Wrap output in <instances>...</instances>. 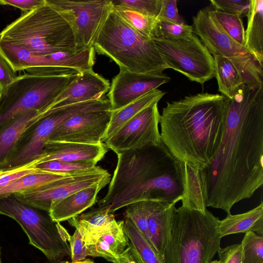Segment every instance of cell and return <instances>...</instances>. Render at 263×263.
Segmentation results:
<instances>
[{
  "mask_svg": "<svg viewBox=\"0 0 263 263\" xmlns=\"http://www.w3.org/2000/svg\"><path fill=\"white\" fill-rule=\"evenodd\" d=\"M192 26L193 33L213 57L220 55L232 62L245 85L263 86V66L249 50L227 33L215 18L212 8L207 7L199 10L193 18Z\"/></svg>",
  "mask_w": 263,
  "mask_h": 263,
  "instance_id": "9c48e42d",
  "label": "cell"
},
{
  "mask_svg": "<svg viewBox=\"0 0 263 263\" xmlns=\"http://www.w3.org/2000/svg\"><path fill=\"white\" fill-rule=\"evenodd\" d=\"M78 74L47 76L25 73L17 76L11 83L0 90V128L22 113L33 110L47 111L48 107Z\"/></svg>",
  "mask_w": 263,
  "mask_h": 263,
  "instance_id": "ba28073f",
  "label": "cell"
},
{
  "mask_svg": "<svg viewBox=\"0 0 263 263\" xmlns=\"http://www.w3.org/2000/svg\"><path fill=\"white\" fill-rule=\"evenodd\" d=\"M165 94L163 91L156 89L120 109L112 110L110 120L103 142L143 109L153 104L158 103Z\"/></svg>",
  "mask_w": 263,
  "mask_h": 263,
  "instance_id": "d4e9b609",
  "label": "cell"
},
{
  "mask_svg": "<svg viewBox=\"0 0 263 263\" xmlns=\"http://www.w3.org/2000/svg\"><path fill=\"white\" fill-rule=\"evenodd\" d=\"M108 148L104 143L91 145L65 141H49L45 145L42 162L57 160L65 162L91 161L97 163L101 160Z\"/></svg>",
  "mask_w": 263,
  "mask_h": 263,
  "instance_id": "d6986e66",
  "label": "cell"
},
{
  "mask_svg": "<svg viewBox=\"0 0 263 263\" xmlns=\"http://www.w3.org/2000/svg\"><path fill=\"white\" fill-rule=\"evenodd\" d=\"M157 18L180 25L185 24L178 13L176 0H161L160 11Z\"/></svg>",
  "mask_w": 263,
  "mask_h": 263,
  "instance_id": "ab89813d",
  "label": "cell"
},
{
  "mask_svg": "<svg viewBox=\"0 0 263 263\" xmlns=\"http://www.w3.org/2000/svg\"><path fill=\"white\" fill-rule=\"evenodd\" d=\"M124 225V220L115 219L89 236L85 241L89 256L101 257L114 263L129 242Z\"/></svg>",
  "mask_w": 263,
  "mask_h": 263,
  "instance_id": "ac0fdd59",
  "label": "cell"
},
{
  "mask_svg": "<svg viewBox=\"0 0 263 263\" xmlns=\"http://www.w3.org/2000/svg\"><path fill=\"white\" fill-rule=\"evenodd\" d=\"M114 263H144L139 254L129 241L127 248Z\"/></svg>",
  "mask_w": 263,
  "mask_h": 263,
  "instance_id": "ee69618b",
  "label": "cell"
},
{
  "mask_svg": "<svg viewBox=\"0 0 263 263\" xmlns=\"http://www.w3.org/2000/svg\"><path fill=\"white\" fill-rule=\"evenodd\" d=\"M125 217L129 219L149 241L148 200L132 203L126 206Z\"/></svg>",
  "mask_w": 263,
  "mask_h": 263,
  "instance_id": "836d02e7",
  "label": "cell"
},
{
  "mask_svg": "<svg viewBox=\"0 0 263 263\" xmlns=\"http://www.w3.org/2000/svg\"><path fill=\"white\" fill-rule=\"evenodd\" d=\"M0 40L40 55L60 51L79 52L70 26L57 11L46 3L22 13L7 25L0 32Z\"/></svg>",
  "mask_w": 263,
  "mask_h": 263,
  "instance_id": "8992f818",
  "label": "cell"
},
{
  "mask_svg": "<svg viewBox=\"0 0 263 263\" xmlns=\"http://www.w3.org/2000/svg\"><path fill=\"white\" fill-rule=\"evenodd\" d=\"M72 262L84 260L89 256L87 247L80 232L76 229L69 239Z\"/></svg>",
  "mask_w": 263,
  "mask_h": 263,
  "instance_id": "f35d334b",
  "label": "cell"
},
{
  "mask_svg": "<svg viewBox=\"0 0 263 263\" xmlns=\"http://www.w3.org/2000/svg\"><path fill=\"white\" fill-rule=\"evenodd\" d=\"M245 47L263 66V1L250 0Z\"/></svg>",
  "mask_w": 263,
  "mask_h": 263,
  "instance_id": "cb8c5ba5",
  "label": "cell"
},
{
  "mask_svg": "<svg viewBox=\"0 0 263 263\" xmlns=\"http://www.w3.org/2000/svg\"><path fill=\"white\" fill-rule=\"evenodd\" d=\"M175 205L148 200L149 242L163 260Z\"/></svg>",
  "mask_w": 263,
  "mask_h": 263,
  "instance_id": "44dd1931",
  "label": "cell"
},
{
  "mask_svg": "<svg viewBox=\"0 0 263 263\" xmlns=\"http://www.w3.org/2000/svg\"><path fill=\"white\" fill-rule=\"evenodd\" d=\"M111 177L89 187L81 190L51 204L48 214L54 221L60 222L77 216L93 205L99 192L109 183Z\"/></svg>",
  "mask_w": 263,
  "mask_h": 263,
  "instance_id": "ffe728a7",
  "label": "cell"
},
{
  "mask_svg": "<svg viewBox=\"0 0 263 263\" xmlns=\"http://www.w3.org/2000/svg\"><path fill=\"white\" fill-rule=\"evenodd\" d=\"M60 263H95L93 261L90 259H84L82 260L74 261V262H69V261H62Z\"/></svg>",
  "mask_w": 263,
  "mask_h": 263,
  "instance_id": "f6af8a7d",
  "label": "cell"
},
{
  "mask_svg": "<svg viewBox=\"0 0 263 263\" xmlns=\"http://www.w3.org/2000/svg\"><path fill=\"white\" fill-rule=\"evenodd\" d=\"M109 88V81L94 72L92 69L82 71L48 107L47 111L73 104L102 99Z\"/></svg>",
  "mask_w": 263,
  "mask_h": 263,
  "instance_id": "e0dca14e",
  "label": "cell"
},
{
  "mask_svg": "<svg viewBox=\"0 0 263 263\" xmlns=\"http://www.w3.org/2000/svg\"><path fill=\"white\" fill-rule=\"evenodd\" d=\"M227 98L201 92L167 102L160 115V139L173 157L202 171L222 139Z\"/></svg>",
  "mask_w": 263,
  "mask_h": 263,
  "instance_id": "7a4b0ae2",
  "label": "cell"
},
{
  "mask_svg": "<svg viewBox=\"0 0 263 263\" xmlns=\"http://www.w3.org/2000/svg\"><path fill=\"white\" fill-rule=\"evenodd\" d=\"M71 174L48 172L39 170L36 172L22 177L0 190V197L24 192Z\"/></svg>",
  "mask_w": 263,
  "mask_h": 263,
  "instance_id": "83f0119b",
  "label": "cell"
},
{
  "mask_svg": "<svg viewBox=\"0 0 263 263\" xmlns=\"http://www.w3.org/2000/svg\"><path fill=\"white\" fill-rule=\"evenodd\" d=\"M219 219L208 210L175 209L163 263H208L220 247Z\"/></svg>",
  "mask_w": 263,
  "mask_h": 263,
  "instance_id": "5b68a950",
  "label": "cell"
},
{
  "mask_svg": "<svg viewBox=\"0 0 263 263\" xmlns=\"http://www.w3.org/2000/svg\"><path fill=\"white\" fill-rule=\"evenodd\" d=\"M115 12L132 28L152 39L156 18L126 7L113 6Z\"/></svg>",
  "mask_w": 263,
  "mask_h": 263,
  "instance_id": "f546056e",
  "label": "cell"
},
{
  "mask_svg": "<svg viewBox=\"0 0 263 263\" xmlns=\"http://www.w3.org/2000/svg\"><path fill=\"white\" fill-rule=\"evenodd\" d=\"M109 177L111 175L107 170L96 166L13 195L28 205L48 213L53 202Z\"/></svg>",
  "mask_w": 263,
  "mask_h": 263,
  "instance_id": "7c38bea8",
  "label": "cell"
},
{
  "mask_svg": "<svg viewBox=\"0 0 263 263\" xmlns=\"http://www.w3.org/2000/svg\"><path fill=\"white\" fill-rule=\"evenodd\" d=\"M240 244L242 263H263V236L247 232Z\"/></svg>",
  "mask_w": 263,
  "mask_h": 263,
  "instance_id": "d6a6232c",
  "label": "cell"
},
{
  "mask_svg": "<svg viewBox=\"0 0 263 263\" xmlns=\"http://www.w3.org/2000/svg\"><path fill=\"white\" fill-rule=\"evenodd\" d=\"M0 263H2V259H1V247H0Z\"/></svg>",
  "mask_w": 263,
  "mask_h": 263,
  "instance_id": "7dc6e473",
  "label": "cell"
},
{
  "mask_svg": "<svg viewBox=\"0 0 263 263\" xmlns=\"http://www.w3.org/2000/svg\"><path fill=\"white\" fill-rule=\"evenodd\" d=\"M45 4V0H0V5L16 7L23 12H28Z\"/></svg>",
  "mask_w": 263,
  "mask_h": 263,
  "instance_id": "b9f144b4",
  "label": "cell"
},
{
  "mask_svg": "<svg viewBox=\"0 0 263 263\" xmlns=\"http://www.w3.org/2000/svg\"><path fill=\"white\" fill-rule=\"evenodd\" d=\"M113 6L126 7L145 15L157 18L161 7V0H111Z\"/></svg>",
  "mask_w": 263,
  "mask_h": 263,
  "instance_id": "8d00e7d4",
  "label": "cell"
},
{
  "mask_svg": "<svg viewBox=\"0 0 263 263\" xmlns=\"http://www.w3.org/2000/svg\"><path fill=\"white\" fill-rule=\"evenodd\" d=\"M217 231L221 238L231 234L249 232H253L262 236V201L257 206L245 213L235 215L231 213L227 214L223 219L219 220Z\"/></svg>",
  "mask_w": 263,
  "mask_h": 263,
  "instance_id": "603a6c76",
  "label": "cell"
},
{
  "mask_svg": "<svg viewBox=\"0 0 263 263\" xmlns=\"http://www.w3.org/2000/svg\"><path fill=\"white\" fill-rule=\"evenodd\" d=\"M124 221L125 232L144 263H163L150 242L135 225L128 219Z\"/></svg>",
  "mask_w": 263,
  "mask_h": 263,
  "instance_id": "f1b7e54d",
  "label": "cell"
},
{
  "mask_svg": "<svg viewBox=\"0 0 263 263\" xmlns=\"http://www.w3.org/2000/svg\"><path fill=\"white\" fill-rule=\"evenodd\" d=\"M12 263H16V262H12Z\"/></svg>",
  "mask_w": 263,
  "mask_h": 263,
  "instance_id": "c3c4849f",
  "label": "cell"
},
{
  "mask_svg": "<svg viewBox=\"0 0 263 263\" xmlns=\"http://www.w3.org/2000/svg\"><path fill=\"white\" fill-rule=\"evenodd\" d=\"M28 205L13 195L0 197V214L16 221L26 234L29 243L41 251L50 263H60L71 255L70 235L49 214Z\"/></svg>",
  "mask_w": 263,
  "mask_h": 263,
  "instance_id": "52a82bcc",
  "label": "cell"
},
{
  "mask_svg": "<svg viewBox=\"0 0 263 263\" xmlns=\"http://www.w3.org/2000/svg\"><path fill=\"white\" fill-rule=\"evenodd\" d=\"M153 40L169 69L201 85L215 77L214 57L195 34L183 39Z\"/></svg>",
  "mask_w": 263,
  "mask_h": 263,
  "instance_id": "30bf717a",
  "label": "cell"
},
{
  "mask_svg": "<svg viewBox=\"0 0 263 263\" xmlns=\"http://www.w3.org/2000/svg\"><path fill=\"white\" fill-rule=\"evenodd\" d=\"M208 263H222L219 260H211Z\"/></svg>",
  "mask_w": 263,
  "mask_h": 263,
  "instance_id": "bcb514c9",
  "label": "cell"
},
{
  "mask_svg": "<svg viewBox=\"0 0 263 263\" xmlns=\"http://www.w3.org/2000/svg\"><path fill=\"white\" fill-rule=\"evenodd\" d=\"M111 113V110H98L75 115L57 126L47 141L100 144L103 143Z\"/></svg>",
  "mask_w": 263,
  "mask_h": 263,
  "instance_id": "5bb4252c",
  "label": "cell"
},
{
  "mask_svg": "<svg viewBox=\"0 0 263 263\" xmlns=\"http://www.w3.org/2000/svg\"><path fill=\"white\" fill-rule=\"evenodd\" d=\"M118 161L98 207L117 210L140 201L175 205L183 193L180 163L162 142L117 154Z\"/></svg>",
  "mask_w": 263,
  "mask_h": 263,
  "instance_id": "3957f363",
  "label": "cell"
},
{
  "mask_svg": "<svg viewBox=\"0 0 263 263\" xmlns=\"http://www.w3.org/2000/svg\"><path fill=\"white\" fill-rule=\"evenodd\" d=\"M17 77L16 73L0 55V90L5 88Z\"/></svg>",
  "mask_w": 263,
  "mask_h": 263,
  "instance_id": "7bdbcfd3",
  "label": "cell"
},
{
  "mask_svg": "<svg viewBox=\"0 0 263 263\" xmlns=\"http://www.w3.org/2000/svg\"><path fill=\"white\" fill-rule=\"evenodd\" d=\"M213 8L222 12L247 16L250 8V0H211Z\"/></svg>",
  "mask_w": 263,
  "mask_h": 263,
  "instance_id": "74e56055",
  "label": "cell"
},
{
  "mask_svg": "<svg viewBox=\"0 0 263 263\" xmlns=\"http://www.w3.org/2000/svg\"><path fill=\"white\" fill-rule=\"evenodd\" d=\"M115 219L114 213H110L108 209L98 207L82 213L68 221L80 232L85 242L89 236Z\"/></svg>",
  "mask_w": 263,
  "mask_h": 263,
  "instance_id": "4316f807",
  "label": "cell"
},
{
  "mask_svg": "<svg viewBox=\"0 0 263 263\" xmlns=\"http://www.w3.org/2000/svg\"><path fill=\"white\" fill-rule=\"evenodd\" d=\"M124 69L137 73H162L168 65L152 39L128 25L114 10L108 13L93 44Z\"/></svg>",
  "mask_w": 263,
  "mask_h": 263,
  "instance_id": "277c9868",
  "label": "cell"
},
{
  "mask_svg": "<svg viewBox=\"0 0 263 263\" xmlns=\"http://www.w3.org/2000/svg\"><path fill=\"white\" fill-rule=\"evenodd\" d=\"M160 119L158 103L153 104L124 124L103 143L116 155L149 144H159Z\"/></svg>",
  "mask_w": 263,
  "mask_h": 263,
  "instance_id": "4fadbf2b",
  "label": "cell"
},
{
  "mask_svg": "<svg viewBox=\"0 0 263 263\" xmlns=\"http://www.w3.org/2000/svg\"><path fill=\"white\" fill-rule=\"evenodd\" d=\"M219 260L222 263H242V249L240 243L232 245L218 251Z\"/></svg>",
  "mask_w": 263,
  "mask_h": 263,
  "instance_id": "60d3db41",
  "label": "cell"
},
{
  "mask_svg": "<svg viewBox=\"0 0 263 263\" xmlns=\"http://www.w3.org/2000/svg\"><path fill=\"white\" fill-rule=\"evenodd\" d=\"M212 11L227 33L238 44L245 46V30L242 17L238 14L227 13L214 8Z\"/></svg>",
  "mask_w": 263,
  "mask_h": 263,
  "instance_id": "4dcf8cb0",
  "label": "cell"
},
{
  "mask_svg": "<svg viewBox=\"0 0 263 263\" xmlns=\"http://www.w3.org/2000/svg\"><path fill=\"white\" fill-rule=\"evenodd\" d=\"M97 164L91 161L65 162L52 160L40 163L36 167L48 172L72 174L91 170L96 167Z\"/></svg>",
  "mask_w": 263,
  "mask_h": 263,
  "instance_id": "e575fe53",
  "label": "cell"
},
{
  "mask_svg": "<svg viewBox=\"0 0 263 263\" xmlns=\"http://www.w3.org/2000/svg\"><path fill=\"white\" fill-rule=\"evenodd\" d=\"M193 33L192 25H180L157 18L152 40L183 39L191 36Z\"/></svg>",
  "mask_w": 263,
  "mask_h": 263,
  "instance_id": "1f68e13d",
  "label": "cell"
},
{
  "mask_svg": "<svg viewBox=\"0 0 263 263\" xmlns=\"http://www.w3.org/2000/svg\"><path fill=\"white\" fill-rule=\"evenodd\" d=\"M215 77L219 91L227 98H232L245 84L243 79L237 69L228 59L215 55Z\"/></svg>",
  "mask_w": 263,
  "mask_h": 263,
  "instance_id": "484cf974",
  "label": "cell"
},
{
  "mask_svg": "<svg viewBox=\"0 0 263 263\" xmlns=\"http://www.w3.org/2000/svg\"><path fill=\"white\" fill-rule=\"evenodd\" d=\"M171 79L163 73H137L120 69L112 80L107 95L112 110L127 105Z\"/></svg>",
  "mask_w": 263,
  "mask_h": 263,
  "instance_id": "9a60e30c",
  "label": "cell"
},
{
  "mask_svg": "<svg viewBox=\"0 0 263 263\" xmlns=\"http://www.w3.org/2000/svg\"><path fill=\"white\" fill-rule=\"evenodd\" d=\"M179 163L183 188L181 206L204 212L206 192L200 171L186 163Z\"/></svg>",
  "mask_w": 263,
  "mask_h": 263,
  "instance_id": "7402d4cb",
  "label": "cell"
},
{
  "mask_svg": "<svg viewBox=\"0 0 263 263\" xmlns=\"http://www.w3.org/2000/svg\"><path fill=\"white\" fill-rule=\"evenodd\" d=\"M70 26L78 52L93 46L112 8L111 0H45Z\"/></svg>",
  "mask_w": 263,
  "mask_h": 263,
  "instance_id": "8fae6325",
  "label": "cell"
},
{
  "mask_svg": "<svg viewBox=\"0 0 263 263\" xmlns=\"http://www.w3.org/2000/svg\"><path fill=\"white\" fill-rule=\"evenodd\" d=\"M59 125L52 113L39 120L20 137L0 168L22 165L41 156L49 137Z\"/></svg>",
  "mask_w": 263,
  "mask_h": 263,
  "instance_id": "2e32d148",
  "label": "cell"
},
{
  "mask_svg": "<svg viewBox=\"0 0 263 263\" xmlns=\"http://www.w3.org/2000/svg\"><path fill=\"white\" fill-rule=\"evenodd\" d=\"M206 207L228 214L237 202L251 197L263 184V86L243 85L227 98L221 143L200 171Z\"/></svg>",
  "mask_w": 263,
  "mask_h": 263,
  "instance_id": "6da1fadb",
  "label": "cell"
},
{
  "mask_svg": "<svg viewBox=\"0 0 263 263\" xmlns=\"http://www.w3.org/2000/svg\"><path fill=\"white\" fill-rule=\"evenodd\" d=\"M43 156L31 162L8 168H0V190L29 174L39 170L36 165L42 162Z\"/></svg>",
  "mask_w": 263,
  "mask_h": 263,
  "instance_id": "d590c367",
  "label": "cell"
}]
</instances>
